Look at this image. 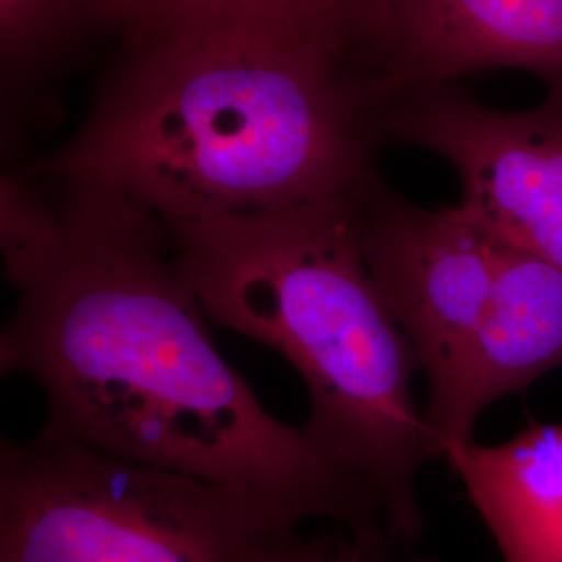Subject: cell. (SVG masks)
<instances>
[{"instance_id": "obj_1", "label": "cell", "mask_w": 562, "mask_h": 562, "mask_svg": "<svg viewBox=\"0 0 562 562\" xmlns=\"http://www.w3.org/2000/svg\"><path fill=\"white\" fill-rule=\"evenodd\" d=\"M44 180L59 234L0 336L2 371L46 396L41 436L213 483L292 525L387 538L373 506L223 359L167 223L101 183Z\"/></svg>"}, {"instance_id": "obj_2", "label": "cell", "mask_w": 562, "mask_h": 562, "mask_svg": "<svg viewBox=\"0 0 562 562\" xmlns=\"http://www.w3.org/2000/svg\"><path fill=\"white\" fill-rule=\"evenodd\" d=\"M392 94L357 60L240 32L123 46L80 130L21 167L92 181L165 223L361 190Z\"/></svg>"}, {"instance_id": "obj_3", "label": "cell", "mask_w": 562, "mask_h": 562, "mask_svg": "<svg viewBox=\"0 0 562 562\" xmlns=\"http://www.w3.org/2000/svg\"><path fill=\"white\" fill-rule=\"evenodd\" d=\"M361 190L167 227L204 315L299 371L313 452L392 540H415L425 527L417 477L442 446L415 401L419 362L364 261Z\"/></svg>"}, {"instance_id": "obj_4", "label": "cell", "mask_w": 562, "mask_h": 562, "mask_svg": "<svg viewBox=\"0 0 562 562\" xmlns=\"http://www.w3.org/2000/svg\"><path fill=\"white\" fill-rule=\"evenodd\" d=\"M292 527L213 483L83 443H2L0 562H244Z\"/></svg>"}, {"instance_id": "obj_5", "label": "cell", "mask_w": 562, "mask_h": 562, "mask_svg": "<svg viewBox=\"0 0 562 562\" xmlns=\"http://www.w3.org/2000/svg\"><path fill=\"white\" fill-rule=\"evenodd\" d=\"M361 194L364 261L427 380L423 408L438 438L496 304L503 240L459 202L425 209L378 173Z\"/></svg>"}, {"instance_id": "obj_6", "label": "cell", "mask_w": 562, "mask_h": 562, "mask_svg": "<svg viewBox=\"0 0 562 562\" xmlns=\"http://www.w3.org/2000/svg\"><path fill=\"white\" fill-rule=\"evenodd\" d=\"M382 130L450 162L471 217L562 267V86L527 111L487 106L457 83L413 88L385 109Z\"/></svg>"}, {"instance_id": "obj_7", "label": "cell", "mask_w": 562, "mask_h": 562, "mask_svg": "<svg viewBox=\"0 0 562 562\" xmlns=\"http://www.w3.org/2000/svg\"><path fill=\"white\" fill-rule=\"evenodd\" d=\"M375 71L396 99L487 69L562 86V0H385Z\"/></svg>"}, {"instance_id": "obj_8", "label": "cell", "mask_w": 562, "mask_h": 562, "mask_svg": "<svg viewBox=\"0 0 562 562\" xmlns=\"http://www.w3.org/2000/svg\"><path fill=\"white\" fill-rule=\"evenodd\" d=\"M501 240L496 304L438 431L442 459L473 440L487 406L562 369V267Z\"/></svg>"}, {"instance_id": "obj_9", "label": "cell", "mask_w": 562, "mask_h": 562, "mask_svg": "<svg viewBox=\"0 0 562 562\" xmlns=\"http://www.w3.org/2000/svg\"><path fill=\"white\" fill-rule=\"evenodd\" d=\"M504 562H562V423L531 422L515 438L443 452Z\"/></svg>"}, {"instance_id": "obj_10", "label": "cell", "mask_w": 562, "mask_h": 562, "mask_svg": "<svg viewBox=\"0 0 562 562\" xmlns=\"http://www.w3.org/2000/svg\"><path fill=\"white\" fill-rule=\"evenodd\" d=\"M385 0H115L123 46L181 34L240 32L322 44L373 76V44Z\"/></svg>"}, {"instance_id": "obj_11", "label": "cell", "mask_w": 562, "mask_h": 562, "mask_svg": "<svg viewBox=\"0 0 562 562\" xmlns=\"http://www.w3.org/2000/svg\"><path fill=\"white\" fill-rule=\"evenodd\" d=\"M115 0H0L2 104H23L78 59L97 32H113Z\"/></svg>"}, {"instance_id": "obj_12", "label": "cell", "mask_w": 562, "mask_h": 562, "mask_svg": "<svg viewBox=\"0 0 562 562\" xmlns=\"http://www.w3.org/2000/svg\"><path fill=\"white\" fill-rule=\"evenodd\" d=\"M60 227L59 202L44 178L21 169L0 181V250L4 278L21 290L48 257Z\"/></svg>"}, {"instance_id": "obj_13", "label": "cell", "mask_w": 562, "mask_h": 562, "mask_svg": "<svg viewBox=\"0 0 562 562\" xmlns=\"http://www.w3.org/2000/svg\"><path fill=\"white\" fill-rule=\"evenodd\" d=\"M385 542L359 538L341 527L306 536L285 529L262 542L244 562H385Z\"/></svg>"}]
</instances>
